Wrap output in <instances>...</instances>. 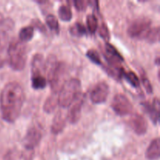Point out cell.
I'll return each instance as SVG.
<instances>
[{
  "label": "cell",
  "instance_id": "3957f363",
  "mask_svg": "<svg viewBox=\"0 0 160 160\" xmlns=\"http://www.w3.org/2000/svg\"><path fill=\"white\" fill-rule=\"evenodd\" d=\"M81 90V83L78 78L67 80L59 92V105L60 108L68 109L73 100L79 95Z\"/></svg>",
  "mask_w": 160,
  "mask_h": 160
},
{
  "label": "cell",
  "instance_id": "4fadbf2b",
  "mask_svg": "<svg viewBox=\"0 0 160 160\" xmlns=\"http://www.w3.org/2000/svg\"><path fill=\"white\" fill-rule=\"evenodd\" d=\"M143 107L149 116L150 120L153 124L156 125L159 121V101L157 98H155L152 104L148 102L143 103Z\"/></svg>",
  "mask_w": 160,
  "mask_h": 160
},
{
  "label": "cell",
  "instance_id": "7c38bea8",
  "mask_svg": "<svg viewBox=\"0 0 160 160\" xmlns=\"http://www.w3.org/2000/svg\"><path fill=\"white\" fill-rule=\"evenodd\" d=\"M31 78L37 76H43L45 70V59L42 54L34 55L31 59Z\"/></svg>",
  "mask_w": 160,
  "mask_h": 160
},
{
  "label": "cell",
  "instance_id": "ba28073f",
  "mask_svg": "<svg viewBox=\"0 0 160 160\" xmlns=\"http://www.w3.org/2000/svg\"><path fill=\"white\" fill-rule=\"evenodd\" d=\"M109 94V87L108 84L102 81L99 82L93 88L90 93L91 101L94 104H102L106 102Z\"/></svg>",
  "mask_w": 160,
  "mask_h": 160
},
{
  "label": "cell",
  "instance_id": "7a4b0ae2",
  "mask_svg": "<svg viewBox=\"0 0 160 160\" xmlns=\"http://www.w3.org/2000/svg\"><path fill=\"white\" fill-rule=\"evenodd\" d=\"M7 53L9 64L12 70L21 71L25 68L28 58V50L25 43L14 39L9 43Z\"/></svg>",
  "mask_w": 160,
  "mask_h": 160
},
{
  "label": "cell",
  "instance_id": "f1b7e54d",
  "mask_svg": "<svg viewBox=\"0 0 160 160\" xmlns=\"http://www.w3.org/2000/svg\"><path fill=\"white\" fill-rule=\"evenodd\" d=\"M88 3V2L85 1H73V5L76 8L77 10L78 11H84L87 9Z\"/></svg>",
  "mask_w": 160,
  "mask_h": 160
},
{
  "label": "cell",
  "instance_id": "83f0119b",
  "mask_svg": "<svg viewBox=\"0 0 160 160\" xmlns=\"http://www.w3.org/2000/svg\"><path fill=\"white\" fill-rule=\"evenodd\" d=\"M8 41V35L6 34V31H0V51L3 49L6 46Z\"/></svg>",
  "mask_w": 160,
  "mask_h": 160
},
{
  "label": "cell",
  "instance_id": "4316f807",
  "mask_svg": "<svg viewBox=\"0 0 160 160\" xmlns=\"http://www.w3.org/2000/svg\"><path fill=\"white\" fill-rule=\"evenodd\" d=\"M142 84H143L144 88L146 90V92H148V94H152L153 92V89H152V86L151 83H150L149 80L145 76L142 77Z\"/></svg>",
  "mask_w": 160,
  "mask_h": 160
},
{
  "label": "cell",
  "instance_id": "9c48e42d",
  "mask_svg": "<svg viewBox=\"0 0 160 160\" xmlns=\"http://www.w3.org/2000/svg\"><path fill=\"white\" fill-rule=\"evenodd\" d=\"M42 140V133L35 128H30L23 138V145L27 150L31 151L38 145Z\"/></svg>",
  "mask_w": 160,
  "mask_h": 160
},
{
  "label": "cell",
  "instance_id": "7402d4cb",
  "mask_svg": "<svg viewBox=\"0 0 160 160\" xmlns=\"http://www.w3.org/2000/svg\"><path fill=\"white\" fill-rule=\"evenodd\" d=\"M145 40L149 43H157L159 41V28L156 27L150 29L145 37Z\"/></svg>",
  "mask_w": 160,
  "mask_h": 160
},
{
  "label": "cell",
  "instance_id": "603a6c76",
  "mask_svg": "<svg viewBox=\"0 0 160 160\" xmlns=\"http://www.w3.org/2000/svg\"><path fill=\"white\" fill-rule=\"evenodd\" d=\"M70 34L75 37H81L86 34V28L82 23H76L70 30Z\"/></svg>",
  "mask_w": 160,
  "mask_h": 160
},
{
  "label": "cell",
  "instance_id": "5b68a950",
  "mask_svg": "<svg viewBox=\"0 0 160 160\" xmlns=\"http://www.w3.org/2000/svg\"><path fill=\"white\" fill-rule=\"evenodd\" d=\"M111 107L117 115L125 117L132 113L134 108L133 105L126 95L123 94H117L113 97L111 103Z\"/></svg>",
  "mask_w": 160,
  "mask_h": 160
},
{
  "label": "cell",
  "instance_id": "cb8c5ba5",
  "mask_svg": "<svg viewBox=\"0 0 160 160\" xmlns=\"http://www.w3.org/2000/svg\"><path fill=\"white\" fill-rule=\"evenodd\" d=\"M45 21H46L47 25L48 28L52 31H59V22L56 17L52 14H48L45 18Z\"/></svg>",
  "mask_w": 160,
  "mask_h": 160
},
{
  "label": "cell",
  "instance_id": "8fae6325",
  "mask_svg": "<svg viewBox=\"0 0 160 160\" xmlns=\"http://www.w3.org/2000/svg\"><path fill=\"white\" fill-rule=\"evenodd\" d=\"M67 120V112H66V109L60 108L54 116L51 126V132L53 134H60L65 128Z\"/></svg>",
  "mask_w": 160,
  "mask_h": 160
},
{
  "label": "cell",
  "instance_id": "6da1fadb",
  "mask_svg": "<svg viewBox=\"0 0 160 160\" xmlns=\"http://www.w3.org/2000/svg\"><path fill=\"white\" fill-rule=\"evenodd\" d=\"M25 100L23 88L16 81L4 86L0 94V109L2 117L8 123H13L18 119Z\"/></svg>",
  "mask_w": 160,
  "mask_h": 160
},
{
  "label": "cell",
  "instance_id": "44dd1931",
  "mask_svg": "<svg viewBox=\"0 0 160 160\" xmlns=\"http://www.w3.org/2000/svg\"><path fill=\"white\" fill-rule=\"evenodd\" d=\"M87 27L89 32L95 34L98 28V19L94 14H89L87 17Z\"/></svg>",
  "mask_w": 160,
  "mask_h": 160
},
{
  "label": "cell",
  "instance_id": "2e32d148",
  "mask_svg": "<svg viewBox=\"0 0 160 160\" xmlns=\"http://www.w3.org/2000/svg\"><path fill=\"white\" fill-rule=\"evenodd\" d=\"M58 97H59V94L52 92L51 95L47 98L43 106V110L46 113H52L56 109V106L59 105Z\"/></svg>",
  "mask_w": 160,
  "mask_h": 160
},
{
  "label": "cell",
  "instance_id": "d4e9b609",
  "mask_svg": "<svg viewBox=\"0 0 160 160\" xmlns=\"http://www.w3.org/2000/svg\"><path fill=\"white\" fill-rule=\"evenodd\" d=\"M86 56L93 63L96 64V65H102L101 58L95 49H89L86 52Z\"/></svg>",
  "mask_w": 160,
  "mask_h": 160
},
{
  "label": "cell",
  "instance_id": "e0dca14e",
  "mask_svg": "<svg viewBox=\"0 0 160 160\" xmlns=\"http://www.w3.org/2000/svg\"><path fill=\"white\" fill-rule=\"evenodd\" d=\"M34 28L33 26H26L22 28L19 31V38L20 42H28L34 37Z\"/></svg>",
  "mask_w": 160,
  "mask_h": 160
},
{
  "label": "cell",
  "instance_id": "9a60e30c",
  "mask_svg": "<svg viewBox=\"0 0 160 160\" xmlns=\"http://www.w3.org/2000/svg\"><path fill=\"white\" fill-rule=\"evenodd\" d=\"M159 138L154 139L150 143L149 146L145 152V157L148 160H157L159 159Z\"/></svg>",
  "mask_w": 160,
  "mask_h": 160
},
{
  "label": "cell",
  "instance_id": "ffe728a7",
  "mask_svg": "<svg viewBox=\"0 0 160 160\" xmlns=\"http://www.w3.org/2000/svg\"><path fill=\"white\" fill-rule=\"evenodd\" d=\"M123 76L128 81V82L130 83V84L134 88H138L140 86V80L134 72L125 71L124 70L123 73Z\"/></svg>",
  "mask_w": 160,
  "mask_h": 160
},
{
  "label": "cell",
  "instance_id": "f546056e",
  "mask_svg": "<svg viewBox=\"0 0 160 160\" xmlns=\"http://www.w3.org/2000/svg\"><path fill=\"white\" fill-rule=\"evenodd\" d=\"M3 21H4V17H3V15L2 12H0V25L2 23Z\"/></svg>",
  "mask_w": 160,
  "mask_h": 160
},
{
  "label": "cell",
  "instance_id": "5bb4252c",
  "mask_svg": "<svg viewBox=\"0 0 160 160\" xmlns=\"http://www.w3.org/2000/svg\"><path fill=\"white\" fill-rule=\"evenodd\" d=\"M59 62H58L57 59L53 55H50L48 56L46 60H45V70H44V73L46 75V80L47 82L49 83L51 79L52 78L53 75H54L55 72H56V69H57L58 66H59Z\"/></svg>",
  "mask_w": 160,
  "mask_h": 160
},
{
  "label": "cell",
  "instance_id": "52a82bcc",
  "mask_svg": "<svg viewBox=\"0 0 160 160\" xmlns=\"http://www.w3.org/2000/svg\"><path fill=\"white\" fill-rule=\"evenodd\" d=\"M84 98H85V96L84 94L80 93L79 95L73 100V102L68 107L67 120L71 124H76L81 119Z\"/></svg>",
  "mask_w": 160,
  "mask_h": 160
},
{
  "label": "cell",
  "instance_id": "277c9868",
  "mask_svg": "<svg viewBox=\"0 0 160 160\" xmlns=\"http://www.w3.org/2000/svg\"><path fill=\"white\" fill-rule=\"evenodd\" d=\"M152 21L150 19L142 17L136 19L128 28V34L132 38L145 39L151 29Z\"/></svg>",
  "mask_w": 160,
  "mask_h": 160
},
{
  "label": "cell",
  "instance_id": "d6986e66",
  "mask_svg": "<svg viewBox=\"0 0 160 160\" xmlns=\"http://www.w3.org/2000/svg\"><path fill=\"white\" fill-rule=\"evenodd\" d=\"M47 80L44 76H37L31 78V85L35 90L44 89L47 86Z\"/></svg>",
  "mask_w": 160,
  "mask_h": 160
},
{
  "label": "cell",
  "instance_id": "30bf717a",
  "mask_svg": "<svg viewBox=\"0 0 160 160\" xmlns=\"http://www.w3.org/2000/svg\"><path fill=\"white\" fill-rule=\"evenodd\" d=\"M129 126L138 135H144L148 131V123L143 116L133 113L129 120Z\"/></svg>",
  "mask_w": 160,
  "mask_h": 160
},
{
  "label": "cell",
  "instance_id": "484cf974",
  "mask_svg": "<svg viewBox=\"0 0 160 160\" xmlns=\"http://www.w3.org/2000/svg\"><path fill=\"white\" fill-rule=\"evenodd\" d=\"M98 34L101 36L102 38L104 39V40L106 41H109V38H110V34H109V31L107 26H106L105 23H102L99 28H98Z\"/></svg>",
  "mask_w": 160,
  "mask_h": 160
},
{
  "label": "cell",
  "instance_id": "8992f818",
  "mask_svg": "<svg viewBox=\"0 0 160 160\" xmlns=\"http://www.w3.org/2000/svg\"><path fill=\"white\" fill-rule=\"evenodd\" d=\"M67 65L64 62H59V66L53 75L52 78L49 81V84L51 86L52 92L53 93L59 94V91L62 88L66 82L67 81Z\"/></svg>",
  "mask_w": 160,
  "mask_h": 160
},
{
  "label": "cell",
  "instance_id": "ac0fdd59",
  "mask_svg": "<svg viewBox=\"0 0 160 160\" xmlns=\"http://www.w3.org/2000/svg\"><path fill=\"white\" fill-rule=\"evenodd\" d=\"M58 14L61 20L65 22H69L73 17L71 9L67 5H61L58 9Z\"/></svg>",
  "mask_w": 160,
  "mask_h": 160
}]
</instances>
